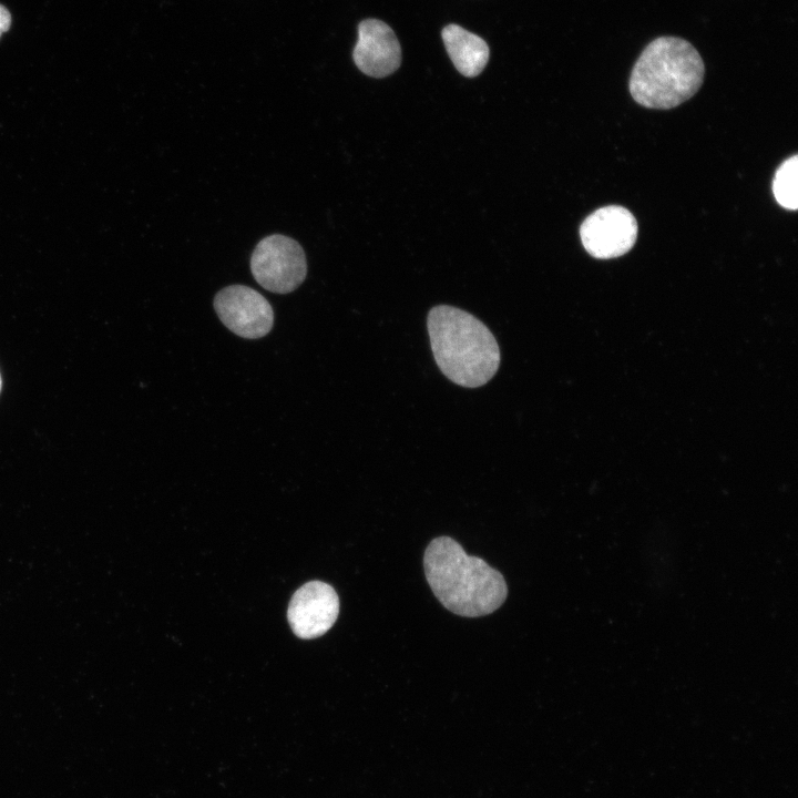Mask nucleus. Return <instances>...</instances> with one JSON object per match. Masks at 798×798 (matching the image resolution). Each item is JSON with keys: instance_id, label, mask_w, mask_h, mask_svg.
I'll return each instance as SVG.
<instances>
[{"instance_id": "obj_11", "label": "nucleus", "mask_w": 798, "mask_h": 798, "mask_svg": "<svg viewBox=\"0 0 798 798\" xmlns=\"http://www.w3.org/2000/svg\"><path fill=\"white\" fill-rule=\"evenodd\" d=\"M11 25V14L6 7L0 4V37L8 31Z\"/></svg>"}, {"instance_id": "obj_3", "label": "nucleus", "mask_w": 798, "mask_h": 798, "mask_svg": "<svg viewBox=\"0 0 798 798\" xmlns=\"http://www.w3.org/2000/svg\"><path fill=\"white\" fill-rule=\"evenodd\" d=\"M704 73L703 59L688 41L659 37L642 51L632 69L628 88L642 106L668 110L699 90Z\"/></svg>"}, {"instance_id": "obj_2", "label": "nucleus", "mask_w": 798, "mask_h": 798, "mask_svg": "<svg viewBox=\"0 0 798 798\" xmlns=\"http://www.w3.org/2000/svg\"><path fill=\"white\" fill-rule=\"evenodd\" d=\"M427 327L433 358L450 381L478 388L497 374L499 345L480 319L463 309L438 305L430 309Z\"/></svg>"}, {"instance_id": "obj_5", "label": "nucleus", "mask_w": 798, "mask_h": 798, "mask_svg": "<svg viewBox=\"0 0 798 798\" xmlns=\"http://www.w3.org/2000/svg\"><path fill=\"white\" fill-rule=\"evenodd\" d=\"M585 250L595 258L620 257L634 246L637 222L623 206L608 205L589 215L580 227Z\"/></svg>"}, {"instance_id": "obj_1", "label": "nucleus", "mask_w": 798, "mask_h": 798, "mask_svg": "<svg viewBox=\"0 0 798 798\" xmlns=\"http://www.w3.org/2000/svg\"><path fill=\"white\" fill-rule=\"evenodd\" d=\"M423 567L434 596L457 615L484 616L507 598L503 575L481 557L468 555L452 538L439 536L428 544Z\"/></svg>"}, {"instance_id": "obj_8", "label": "nucleus", "mask_w": 798, "mask_h": 798, "mask_svg": "<svg viewBox=\"0 0 798 798\" xmlns=\"http://www.w3.org/2000/svg\"><path fill=\"white\" fill-rule=\"evenodd\" d=\"M352 58L366 75L385 78L401 63V48L393 30L378 19H366L358 25V41Z\"/></svg>"}, {"instance_id": "obj_7", "label": "nucleus", "mask_w": 798, "mask_h": 798, "mask_svg": "<svg viewBox=\"0 0 798 798\" xmlns=\"http://www.w3.org/2000/svg\"><path fill=\"white\" fill-rule=\"evenodd\" d=\"M338 613L339 598L334 587L325 582L311 581L293 595L287 618L298 637L315 638L334 625Z\"/></svg>"}, {"instance_id": "obj_4", "label": "nucleus", "mask_w": 798, "mask_h": 798, "mask_svg": "<svg viewBox=\"0 0 798 798\" xmlns=\"http://www.w3.org/2000/svg\"><path fill=\"white\" fill-rule=\"evenodd\" d=\"M250 270L266 290L288 294L305 280L307 260L297 241L274 234L256 245L250 257Z\"/></svg>"}, {"instance_id": "obj_9", "label": "nucleus", "mask_w": 798, "mask_h": 798, "mask_svg": "<svg viewBox=\"0 0 798 798\" xmlns=\"http://www.w3.org/2000/svg\"><path fill=\"white\" fill-rule=\"evenodd\" d=\"M441 37L449 58L462 75L474 78L482 72L490 50L481 37L453 23L442 29Z\"/></svg>"}, {"instance_id": "obj_6", "label": "nucleus", "mask_w": 798, "mask_h": 798, "mask_svg": "<svg viewBox=\"0 0 798 798\" xmlns=\"http://www.w3.org/2000/svg\"><path fill=\"white\" fill-rule=\"evenodd\" d=\"M214 308L221 321L243 338L264 337L274 325L269 301L245 285H231L219 290L214 298Z\"/></svg>"}, {"instance_id": "obj_12", "label": "nucleus", "mask_w": 798, "mask_h": 798, "mask_svg": "<svg viewBox=\"0 0 798 798\" xmlns=\"http://www.w3.org/2000/svg\"><path fill=\"white\" fill-rule=\"evenodd\" d=\"M0 390H1V377H0Z\"/></svg>"}, {"instance_id": "obj_10", "label": "nucleus", "mask_w": 798, "mask_h": 798, "mask_svg": "<svg viewBox=\"0 0 798 798\" xmlns=\"http://www.w3.org/2000/svg\"><path fill=\"white\" fill-rule=\"evenodd\" d=\"M798 156L794 155L782 162L777 168L774 181L773 192L778 204L787 209H797L798 207Z\"/></svg>"}]
</instances>
